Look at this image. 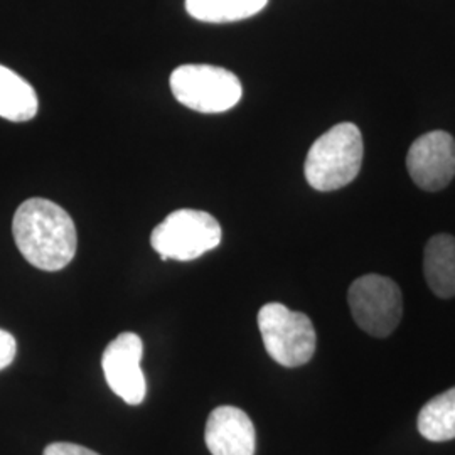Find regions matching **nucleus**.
Segmentation results:
<instances>
[{
  "mask_svg": "<svg viewBox=\"0 0 455 455\" xmlns=\"http://www.w3.org/2000/svg\"><path fill=\"white\" fill-rule=\"evenodd\" d=\"M12 233L20 255L39 270H63L76 255V227L71 216L49 199L24 201L14 214Z\"/></svg>",
  "mask_w": 455,
  "mask_h": 455,
  "instance_id": "1",
  "label": "nucleus"
},
{
  "mask_svg": "<svg viewBox=\"0 0 455 455\" xmlns=\"http://www.w3.org/2000/svg\"><path fill=\"white\" fill-rule=\"evenodd\" d=\"M364 156L363 135L355 124H339L309 148L304 174L315 191H336L358 178Z\"/></svg>",
  "mask_w": 455,
  "mask_h": 455,
  "instance_id": "2",
  "label": "nucleus"
},
{
  "mask_svg": "<svg viewBox=\"0 0 455 455\" xmlns=\"http://www.w3.org/2000/svg\"><path fill=\"white\" fill-rule=\"evenodd\" d=\"M171 92L180 105L199 114H223L238 105L243 86L225 68L182 65L171 75Z\"/></svg>",
  "mask_w": 455,
  "mask_h": 455,
  "instance_id": "3",
  "label": "nucleus"
},
{
  "mask_svg": "<svg viewBox=\"0 0 455 455\" xmlns=\"http://www.w3.org/2000/svg\"><path fill=\"white\" fill-rule=\"evenodd\" d=\"M259 329L268 356L285 368L307 364L315 353V329L309 317L270 302L259 312Z\"/></svg>",
  "mask_w": 455,
  "mask_h": 455,
  "instance_id": "4",
  "label": "nucleus"
},
{
  "mask_svg": "<svg viewBox=\"0 0 455 455\" xmlns=\"http://www.w3.org/2000/svg\"><path fill=\"white\" fill-rule=\"evenodd\" d=\"M221 236V227L210 212L178 210L154 228L150 244L163 260L191 261L214 250Z\"/></svg>",
  "mask_w": 455,
  "mask_h": 455,
  "instance_id": "5",
  "label": "nucleus"
},
{
  "mask_svg": "<svg viewBox=\"0 0 455 455\" xmlns=\"http://www.w3.org/2000/svg\"><path fill=\"white\" fill-rule=\"evenodd\" d=\"M347 302L356 324L374 338L390 336L403 315V295L388 276H359L349 287Z\"/></svg>",
  "mask_w": 455,
  "mask_h": 455,
  "instance_id": "6",
  "label": "nucleus"
},
{
  "mask_svg": "<svg viewBox=\"0 0 455 455\" xmlns=\"http://www.w3.org/2000/svg\"><path fill=\"white\" fill-rule=\"evenodd\" d=\"M142 356V339L135 332H122L105 347L101 358V368L110 390L127 405H140L146 400L147 381L140 368Z\"/></svg>",
  "mask_w": 455,
  "mask_h": 455,
  "instance_id": "7",
  "label": "nucleus"
},
{
  "mask_svg": "<svg viewBox=\"0 0 455 455\" xmlns=\"http://www.w3.org/2000/svg\"><path fill=\"white\" fill-rule=\"evenodd\" d=\"M410 178L423 189L435 193L451 184L455 176V139L443 131L419 137L408 150Z\"/></svg>",
  "mask_w": 455,
  "mask_h": 455,
  "instance_id": "8",
  "label": "nucleus"
},
{
  "mask_svg": "<svg viewBox=\"0 0 455 455\" xmlns=\"http://www.w3.org/2000/svg\"><path fill=\"white\" fill-rule=\"evenodd\" d=\"M204 439L212 455H255V427L240 408H214L206 423Z\"/></svg>",
  "mask_w": 455,
  "mask_h": 455,
  "instance_id": "9",
  "label": "nucleus"
},
{
  "mask_svg": "<svg viewBox=\"0 0 455 455\" xmlns=\"http://www.w3.org/2000/svg\"><path fill=\"white\" fill-rule=\"evenodd\" d=\"M423 274L430 291L440 299L455 295V238L437 235L428 240L423 255Z\"/></svg>",
  "mask_w": 455,
  "mask_h": 455,
  "instance_id": "10",
  "label": "nucleus"
},
{
  "mask_svg": "<svg viewBox=\"0 0 455 455\" xmlns=\"http://www.w3.org/2000/svg\"><path fill=\"white\" fill-rule=\"evenodd\" d=\"M39 101L33 86L12 69L0 65V116L28 122L37 114Z\"/></svg>",
  "mask_w": 455,
  "mask_h": 455,
  "instance_id": "11",
  "label": "nucleus"
},
{
  "mask_svg": "<svg viewBox=\"0 0 455 455\" xmlns=\"http://www.w3.org/2000/svg\"><path fill=\"white\" fill-rule=\"evenodd\" d=\"M267 4L268 0H186V11L201 22L227 24L257 16Z\"/></svg>",
  "mask_w": 455,
  "mask_h": 455,
  "instance_id": "12",
  "label": "nucleus"
},
{
  "mask_svg": "<svg viewBox=\"0 0 455 455\" xmlns=\"http://www.w3.org/2000/svg\"><path fill=\"white\" fill-rule=\"evenodd\" d=\"M417 425L422 437L430 442L455 439V387L427 402Z\"/></svg>",
  "mask_w": 455,
  "mask_h": 455,
  "instance_id": "13",
  "label": "nucleus"
},
{
  "mask_svg": "<svg viewBox=\"0 0 455 455\" xmlns=\"http://www.w3.org/2000/svg\"><path fill=\"white\" fill-rule=\"evenodd\" d=\"M16 353V338L11 332L0 329V371L9 368L14 363Z\"/></svg>",
  "mask_w": 455,
  "mask_h": 455,
  "instance_id": "14",
  "label": "nucleus"
},
{
  "mask_svg": "<svg viewBox=\"0 0 455 455\" xmlns=\"http://www.w3.org/2000/svg\"><path fill=\"white\" fill-rule=\"evenodd\" d=\"M43 455H100L92 449H86L78 443L71 442H54L44 449Z\"/></svg>",
  "mask_w": 455,
  "mask_h": 455,
  "instance_id": "15",
  "label": "nucleus"
}]
</instances>
